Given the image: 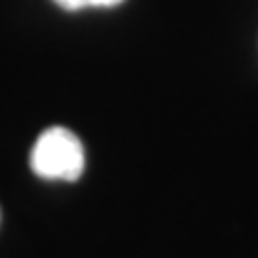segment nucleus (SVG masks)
<instances>
[{
    "label": "nucleus",
    "instance_id": "1",
    "mask_svg": "<svg viewBox=\"0 0 258 258\" xmlns=\"http://www.w3.org/2000/svg\"><path fill=\"white\" fill-rule=\"evenodd\" d=\"M30 168L41 179L78 181L84 172L82 142L74 132L64 127L45 129L32 147Z\"/></svg>",
    "mask_w": 258,
    "mask_h": 258
},
{
    "label": "nucleus",
    "instance_id": "2",
    "mask_svg": "<svg viewBox=\"0 0 258 258\" xmlns=\"http://www.w3.org/2000/svg\"><path fill=\"white\" fill-rule=\"evenodd\" d=\"M58 7H62V9L67 11H78V9H84V7H88L86 0H54Z\"/></svg>",
    "mask_w": 258,
    "mask_h": 258
},
{
    "label": "nucleus",
    "instance_id": "3",
    "mask_svg": "<svg viewBox=\"0 0 258 258\" xmlns=\"http://www.w3.org/2000/svg\"><path fill=\"white\" fill-rule=\"evenodd\" d=\"M88 7H114V5H120L123 0H86Z\"/></svg>",
    "mask_w": 258,
    "mask_h": 258
}]
</instances>
